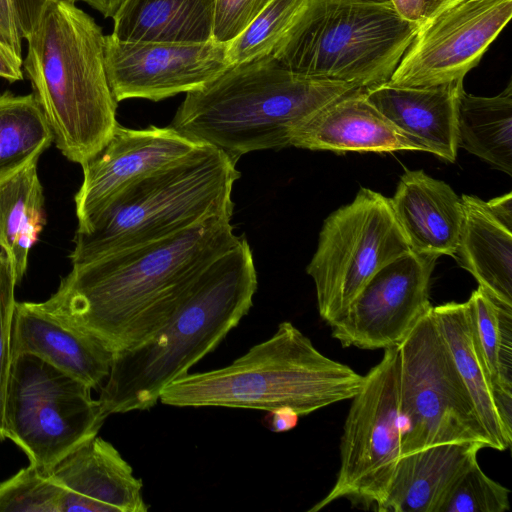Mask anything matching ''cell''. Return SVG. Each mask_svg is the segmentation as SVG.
I'll use <instances>...</instances> for the list:
<instances>
[{
	"label": "cell",
	"mask_w": 512,
	"mask_h": 512,
	"mask_svg": "<svg viewBox=\"0 0 512 512\" xmlns=\"http://www.w3.org/2000/svg\"><path fill=\"white\" fill-rule=\"evenodd\" d=\"M304 0H272L232 41L228 42L229 65L271 54Z\"/></svg>",
	"instance_id": "obj_29"
},
{
	"label": "cell",
	"mask_w": 512,
	"mask_h": 512,
	"mask_svg": "<svg viewBox=\"0 0 512 512\" xmlns=\"http://www.w3.org/2000/svg\"><path fill=\"white\" fill-rule=\"evenodd\" d=\"M10 351L11 359L34 355L91 389L107 379L113 357L99 340L61 321L40 302H16Z\"/></svg>",
	"instance_id": "obj_18"
},
{
	"label": "cell",
	"mask_w": 512,
	"mask_h": 512,
	"mask_svg": "<svg viewBox=\"0 0 512 512\" xmlns=\"http://www.w3.org/2000/svg\"><path fill=\"white\" fill-rule=\"evenodd\" d=\"M0 77L9 82L20 81L24 77L23 59L0 42Z\"/></svg>",
	"instance_id": "obj_37"
},
{
	"label": "cell",
	"mask_w": 512,
	"mask_h": 512,
	"mask_svg": "<svg viewBox=\"0 0 512 512\" xmlns=\"http://www.w3.org/2000/svg\"><path fill=\"white\" fill-rule=\"evenodd\" d=\"M401 455L447 443L491 448L433 306L397 346Z\"/></svg>",
	"instance_id": "obj_8"
},
{
	"label": "cell",
	"mask_w": 512,
	"mask_h": 512,
	"mask_svg": "<svg viewBox=\"0 0 512 512\" xmlns=\"http://www.w3.org/2000/svg\"><path fill=\"white\" fill-rule=\"evenodd\" d=\"M369 1H377V2H390V0H369Z\"/></svg>",
	"instance_id": "obj_41"
},
{
	"label": "cell",
	"mask_w": 512,
	"mask_h": 512,
	"mask_svg": "<svg viewBox=\"0 0 512 512\" xmlns=\"http://www.w3.org/2000/svg\"><path fill=\"white\" fill-rule=\"evenodd\" d=\"M466 303L491 377L501 393L512 397V305L481 286Z\"/></svg>",
	"instance_id": "obj_28"
},
{
	"label": "cell",
	"mask_w": 512,
	"mask_h": 512,
	"mask_svg": "<svg viewBox=\"0 0 512 512\" xmlns=\"http://www.w3.org/2000/svg\"><path fill=\"white\" fill-rule=\"evenodd\" d=\"M75 2H46L26 38L23 73L56 147L82 165L111 137L118 102L106 76L102 28Z\"/></svg>",
	"instance_id": "obj_4"
},
{
	"label": "cell",
	"mask_w": 512,
	"mask_h": 512,
	"mask_svg": "<svg viewBox=\"0 0 512 512\" xmlns=\"http://www.w3.org/2000/svg\"><path fill=\"white\" fill-rule=\"evenodd\" d=\"M53 134L35 96L0 94V185L37 163Z\"/></svg>",
	"instance_id": "obj_27"
},
{
	"label": "cell",
	"mask_w": 512,
	"mask_h": 512,
	"mask_svg": "<svg viewBox=\"0 0 512 512\" xmlns=\"http://www.w3.org/2000/svg\"><path fill=\"white\" fill-rule=\"evenodd\" d=\"M216 0H123L112 36L121 41H212Z\"/></svg>",
	"instance_id": "obj_23"
},
{
	"label": "cell",
	"mask_w": 512,
	"mask_h": 512,
	"mask_svg": "<svg viewBox=\"0 0 512 512\" xmlns=\"http://www.w3.org/2000/svg\"><path fill=\"white\" fill-rule=\"evenodd\" d=\"M272 0H216L212 41L236 38Z\"/></svg>",
	"instance_id": "obj_33"
},
{
	"label": "cell",
	"mask_w": 512,
	"mask_h": 512,
	"mask_svg": "<svg viewBox=\"0 0 512 512\" xmlns=\"http://www.w3.org/2000/svg\"><path fill=\"white\" fill-rule=\"evenodd\" d=\"M485 207L490 215L500 224L512 230V193L485 202Z\"/></svg>",
	"instance_id": "obj_39"
},
{
	"label": "cell",
	"mask_w": 512,
	"mask_h": 512,
	"mask_svg": "<svg viewBox=\"0 0 512 512\" xmlns=\"http://www.w3.org/2000/svg\"><path fill=\"white\" fill-rule=\"evenodd\" d=\"M66 489L34 465L0 483V512H62Z\"/></svg>",
	"instance_id": "obj_30"
},
{
	"label": "cell",
	"mask_w": 512,
	"mask_h": 512,
	"mask_svg": "<svg viewBox=\"0 0 512 512\" xmlns=\"http://www.w3.org/2000/svg\"><path fill=\"white\" fill-rule=\"evenodd\" d=\"M463 223L455 256L479 286L512 305V230L493 218L485 201L463 195Z\"/></svg>",
	"instance_id": "obj_24"
},
{
	"label": "cell",
	"mask_w": 512,
	"mask_h": 512,
	"mask_svg": "<svg viewBox=\"0 0 512 512\" xmlns=\"http://www.w3.org/2000/svg\"><path fill=\"white\" fill-rule=\"evenodd\" d=\"M409 251L389 198L361 188L326 218L306 268L322 319L335 322L376 272Z\"/></svg>",
	"instance_id": "obj_10"
},
{
	"label": "cell",
	"mask_w": 512,
	"mask_h": 512,
	"mask_svg": "<svg viewBox=\"0 0 512 512\" xmlns=\"http://www.w3.org/2000/svg\"><path fill=\"white\" fill-rule=\"evenodd\" d=\"M0 42L22 56V37L10 0H0Z\"/></svg>",
	"instance_id": "obj_36"
},
{
	"label": "cell",
	"mask_w": 512,
	"mask_h": 512,
	"mask_svg": "<svg viewBox=\"0 0 512 512\" xmlns=\"http://www.w3.org/2000/svg\"><path fill=\"white\" fill-rule=\"evenodd\" d=\"M356 88L294 73L268 54L186 93L169 126L236 164L249 152L289 147L295 129Z\"/></svg>",
	"instance_id": "obj_3"
},
{
	"label": "cell",
	"mask_w": 512,
	"mask_h": 512,
	"mask_svg": "<svg viewBox=\"0 0 512 512\" xmlns=\"http://www.w3.org/2000/svg\"><path fill=\"white\" fill-rule=\"evenodd\" d=\"M455 365L490 439L491 449L512 443V397L501 393L489 372L466 302L433 306Z\"/></svg>",
	"instance_id": "obj_21"
},
{
	"label": "cell",
	"mask_w": 512,
	"mask_h": 512,
	"mask_svg": "<svg viewBox=\"0 0 512 512\" xmlns=\"http://www.w3.org/2000/svg\"><path fill=\"white\" fill-rule=\"evenodd\" d=\"M463 80L429 87L387 83L365 89L368 101L418 151L454 162L458 152V105Z\"/></svg>",
	"instance_id": "obj_17"
},
{
	"label": "cell",
	"mask_w": 512,
	"mask_h": 512,
	"mask_svg": "<svg viewBox=\"0 0 512 512\" xmlns=\"http://www.w3.org/2000/svg\"><path fill=\"white\" fill-rule=\"evenodd\" d=\"M364 375L320 352L289 321L228 366L186 373L160 395L174 407H227L270 411L289 408L305 416L350 400Z\"/></svg>",
	"instance_id": "obj_5"
},
{
	"label": "cell",
	"mask_w": 512,
	"mask_h": 512,
	"mask_svg": "<svg viewBox=\"0 0 512 512\" xmlns=\"http://www.w3.org/2000/svg\"><path fill=\"white\" fill-rule=\"evenodd\" d=\"M417 30L391 2L304 0L271 54L294 73L368 89L389 81Z\"/></svg>",
	"instance_id": "obj_7"
},
{
	"label": "cell",
	"mask_w": 512,
	"mask_h": 512,
	"mask_svg": "<svg viewBox=\"0 0 512 512\" xmlns=\"http://www.w3.org/2000/svg\"><path fill=\"white\" fill-rule=\"evenodd\" d=\"M290 146L336 153L417 150L356 88L319 110L292 134Z\"/></svg>",
	"instance_id": "obj_20"
},
{
	"label": "cell",
	"mask_w": 512,
	"mask_h": 512,
	"mask_svg": "<svg viewBox=\"0 0 512 512\" xmlns=\"http://www.w3.org/2000/svg\"><path fill=\"white\" fill-rule=\"evenodd\" d=\"M458 146L512 175V82L492 97L461 93Z\"/></svg>",
	"instance_id": "obj_25"
},
{
	"label": "cell",
	"mask_w": 512,
	"mask_h": 512,
	"mask_svg": "<svg viewBox=\"0 0 512 512\" xmlns=\"http://www.w3.org/2000/svg\"><path fill=\"white\" fill-rule=\"evenodd\" d=\"M17 279L12 258L0 245V441L4 435V406L11 366L10 337Z\"/></svg>",
	"instance_id": "obj_32"
},
{
	"label": "cell",
	"mask_w": 512,
	"mask_h": 512,
	"mask_svg": "<svg viewBox=\"0 0 512 512\" xmlns=\"http://www.w3.org/2000/svg\"><path fill=\"white\" fill-rule=\"evenodd\" d=\"M299 417L292 409L278 408L267 411L263 423L273 432H287L297 425Z\"/></svg>",
	"instance_id": "obj_38"
},
{
	"label": "cell",
	"mask_w": 512,
	"mask_h": 512,
	"mask_svg": "<svg viewBox=\"0 0 512 512\" xmlns=\"http://www.w3.org/2000/svg\"><path fill=\"white\" fill-rule=\"evenodd\" d=\"M228 43L121 41L105 35V70L117 102H154L199 89L229 65Z\"/></svg>",
	"instance_id": "obj_14"
},
{
	"label": "cell",
	"mask_w": 512,
	"mask_h": 512,
	"mask_svg": "<svg viewBox=\"0 0 512 512\" xmlns=\"http://www.w3.org/2000/svg\"><path fill=\"white\" fill-rule=\"evenodd\" d=\"M486 448L478 442L447 443L398 459L379 512H440L459 478Z\"/></svg>",
	"instance_id": "obj_22"
},
{
	"label": "cell",
	"mask_w": 512,
	"mask_h": 512,
	"mask_svg": "<svg viewBox=\"0 0 512 512\" xmlns=\"http://www.w3.org/2000/svg\"><path fill=\"white\" fill-rule=\"evenodd\" d=\"M511 15L512 0H452L418 28L387 84L429 87L463 80Z\"/></svg>",
	"instance_id": "obj_12"
},
{
	"label": "cell",
	"mask_w": 512,
	"mask_h": 512,
	"mask_svg": "<svg viewBox=\"0 0 512 512\" xmlns=\"http://www.w3.org/2000/svg\"><path fill=\"white\" fill-rule=\"evenodd\" d=\"M452 0H390L397 13L418 28Z\"/></svg>",
	"instance_id": "obj_34"
},
{
	"label": "cell",
	"mask_w": 512,
	"mask_h": 512,
	"mask_svg": "<svg viewBox=\"0 0 512 512\" xmlns=\"http://www.w3.org/2000/svg\"><path fill=\"white\" fill-rule=\"evenodd\" d=\"M239 177L227 155L202 144L127 186L77 229L72 265L169 237L214 214H232Z\"/></svg>",
	"instance_id": "obj_6"
},
{
	"label": "cell",
	"mask_w": 512,
	"mask_h": 512,
	"mask_svg": "<svg viewBox=\"0 0 512 512\" xmlns=\"http://www.w3.org/2000/svg\"><path fill=\"white\" fill-rule=\"evenodd\" d=\"M509 490L488 477L474 461L456 482L440 512H506Z\"/></svg>",
	"instance_id": "obj_31"
},
{
	"label": "cell",
	"mask_w": 512,
	"mask_h": 512,
	"mask_svg": "<svg viewBox=\"0 0 512 512\" xmlns=\"http://www.w3.org/2000/svg\"><path fill=\"white\" fill-rule=\"evenodd\" d=\"M398 364V348H387L364 375L360 390L350 399L336 481L309 512L340 499L376 511L382 505L401 456Z\"/></svg>",
	"instance_id": "obj_11"
},
{
	"label": "cell",
	"mask_w": 512,
	"mask_h": 512,
	"mask_svg": "<svg viewBox=\"0 0 512 512\" xmlns=\"http://www.w3.org/2000/svg\"><path fill=\"white\" fill-rule=\"evenodd\" d=\"M201 145L170 126L130 129L118 123L104 146L81 165L83 181L74 197L77 229L85 227L127 186Z\"/></svg>",
	"instance_id": "obj_15"
},
{
	"label": "cell",
	"mask_w": 512,
	"mask_h": 512,
	"mask_svg": "<svg viewBox=\"0 0 512 512\" xmlns=\"http://www.w3.org/2000/svg\"><path fill=\"white\" fill-rule=\"evenodd\" d=\"M66 489L62 512H146L143 483L130 464L98 435L59 460L48 472Z\"/></svg>",
	"instance_id": "obj_16"
},
{
	"label": "cell",
	"mask_w": 512,
	"mask_h": 512,
	"mask_svg": "<svg viewBox=\"0 0 512 512\" xmlns=\"http://www.w3.org/2000/svg\"><path fill=\"white\" fill-rule=\"evenodd\" d=\"M44 224L43 188L33 163L0 185V245L12 258L18 284Z\"/></svg>",
	"instance_id": "obj_26"
},
{
	"label": "cell",
	"mask_w": 512,
	"mask_h": 512,
	"mask_svg": "<svg viewBox=\"0 0 512 512\" xmlns=\"http://www.w3.org/2000/svg\"><path fill=\"white\" fill-rule=\"evenodd\" d=\"M389 201L412 251L455 256L464 212L461 198L448 184L422 170H407Z\"/></svg>",
	"instance_id": "obj_19"
},
{
	"label": "cell",
	"mask_w": 512,
	"mask_h": 512,
	"mask_svg": "<svg viewBox=\"0 0 512 512\" xmlns=\"http://www.w3.org/2000/svg\"><path fill=\"white\" fill-rule=\"evenodd\" d=\"M76 1V0H75Z\"/></svg>",
	"instance_id": "obj_42"
},
{
	"label": "cell",
	"mask_w": 512,
	"mask_h": 512,
	"mask_svg": "<svg viewBox=\"0 0 512 512\" xmlns=\"http://www.w3.org/2000/svg\"><path fill=\"white\" fill-rule=\"evenodd\" d=\"M231 216L214 214L169 237L73 264L40 305L112 353L137 346L167 322L194 276L238 242Z\"/></svg>",
	"instance_id": "obj_1"
},
{
	"label": "cell",
	"mask_w": 512,
	"mask_h": 512,
	"mask_svg": "<svg viewBox=\"0 0 512 512\" xmlns=\"http://www.w3.org/2000/svg\"><path fill=\"white\" fill-rule=\"evenodd\" d=\"M48 0H10L20 36L27 38L36 26Z\"/></svg>",
	"instance_id": "obj_35"
},
{
	"label": "cell",
	"mask_w": 512,
	"mask_h": 512,
	"mask_svg": "<svg viewBox=\"0 0 512 512\" xmlns=\"http://www.w3.org/2000/svg\"><path fill=\"white\" fill-rule=\"evenodd\" d=\"M107 417L83 382L31 354L11 359L4 435L44 473L98 435Z\"/></svg>",
	"instance_id": "obj_9"
},
{
	"label": "cell",
	"mask_w": 512,
	"mask_h": 512,
	"mask_svg": "<svg viewBox=\"0 0 512 512\" xmlns=\"http://www.w3.org/2000/svg\"><path fill=\"white\" fill-rule=\"evenodd\" d=\"M99 11L103 17L112 18L123 0H82Z\"/></svg>",
	"instance_id": "obj_40"
},
{
	"label": "cell",
	"mask_w": 512,
	"mask_h": 512,
	"mask_svg": "<svg viewBox=\"0 0 512 512\" xmlns=\"http://www.w3.org/2000/svg\"><path fill=\"white\" fill-rule=\"evenodd\" d=\"M436 259L411 250L385 265L329 325L332 337L343 347H397L432 306L429 285Z\"/></svg>",
	"instance_id": "obj_13"
},
{
	"label": "cell",
	"mask_w": 512,
	"mask_h": 512,
	"mask_svg": "<svg viewBox=\"0 0 512 512\" xmlns=\"http://www.w3.org/2000/svg\"><path fill=\"white\" fill-rule=\"evenodd\" d=\"M253 253L245 236L190 282L167 322L149 339L113 353L98 400L109 416L152 408L162 390L212 352L253 306Z\"/></svg>",
	"instance_id": "obj_2"
}]
</instances>
